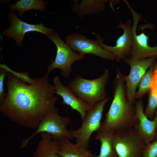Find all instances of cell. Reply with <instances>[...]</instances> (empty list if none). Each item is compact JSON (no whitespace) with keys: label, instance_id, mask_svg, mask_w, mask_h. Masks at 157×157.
Returning <instances> with one entry per match:
<instances>
[{"label":"cell","instance_id":"ba28073f","mask_svg":"<svg viewBox=\"0 0 157 157\" xmlns=\"http://www.w3.org/2000/svg\"><path fill=\"white\" fill-rule=\"evenodd\" d=\"M157 56L133 60L126 58L124 61L130 67V72L127 76H123L127 97L129 101L135 104L137 87L147 69L154 63Z\"/></svg>","mask_w":157,"mask_h":157},{"label":"cell","instance_id":"52a82bcc","mask_svg":"<svg viewBox=\"0 0 157 157\" xmlns=\"http://www.w3.org/2000/svg\"><path fill=\"white\" fill-rule=\"evenodd\" d=\"M47 36L55 44L57 52L54 60L48 66L47 73L49 74L53 69L58 68L60 70L63 76L67 78L72 72V66L73 63L76 61L83 60L84 56L74 51L56 33Z\"/></svg>","mask_w":157,"mask_h":157},{"label":"cell","instance_id":"2e32d148","mask_svg":"<svg viewBox=\"0 0 157 157\" xmlns=\"http://www.w3.org/2000/svg\"><path fill=\"white\" fill-rule=\"evenodd\" d=\"M57 141L49 134L42 133L33 154V157H59Z\"/></svg>","mask_w":157,"mask_h":157},{"label":"cell","instance_id":"3957f363","mask_svg":"<svg viewBox=\"0 0 157 157\" xmlns=\"http://www.w3.org/2000/svg\"><path fill=\"white\" fill-rule=\"evenodd\" d=\"M109 76L107 69L100 77L92 79L85 78L78 74L67 86L78 97L92 106L108 98L106 86Z\"/></svg>","mask_w":157,"mask_h":157},{"label":"cell","instance_id":"603a6c76","mask_svg":"<svg viewBox=\"0 0 157 157\" xmlns=\"http://www.w3.org/2000/svg\"><path fill=\"white\" fill-rule=\"evenodd\" d=\"M0 104L4 99L6 93L4 88V79L6 77L8 71L2 64L0 65Z\"/></svg>","mask_w":157,"mask_h":157},{"label":"cell","instance_id":"9c48e42d","mask_svg":"<svg viewBox=\"0 0 157 157\" xmlns=\"http://www.w3.org/2000/svg\"><path fill=\"white\" fill-rule=\"evenodd\" d=\"M131 20L129 19L125 23L120 22L117 28L123 30V33L117 39L115 46H110L103 43L104 39L97 34L96 41L105 49L112 53L115 60L119 62L128 58L130 55L132 44L133 28L131 26Z\"/></svg>","mask_w":157,"mask_h":157},{"label":"cell","instance_id":"d6986e66","mask_svg":"<svg viewBox=\"0 0 157 157\" xmlns=\"http://www.w3.org/2000/svg\"><path fill=\"white\" fill-rule=\"evenodd\" d=\"M113 133L106 134L96 140L101 143L99 154L97 157H118L111 145V140Z\"/></svg>","mask_w":157,"mask_h":157},{"label":"cell","instance_id":"ac0fdd59","mask_svg":"<svg viewBox=\"0 0 157 157\" xmlns=\"http://www.w3.org/2000/svg\"><path fill=\"white\" fill-rule=\"evenodd\" d=\"M46 1L42 0H20L10 4L9 8L12 11H17L19 16L22 17L26 11L31 10L44 11L46 9Z\"/></svg>","mask_w":157,"mask_h":157},{"label":"cell","instance_id":"9a60e30c","mask_svg":"<svg viewBox=\"0 0 157 157\" xmlns=\"http://www.w3.org/2000/svg\"><path fill=\"white\" fill-rule=\"evenodd\" d=\"M69 139L63 138L56 140L57 154L60 157H97L91 151L79 143L71 142Z\"/></svg>","mask_w":157,"mask_h":157},{"label":"cell","instance_id":"ffe728a7","mask_svg":"<svg viewBox=\"0 0 157 157\" xmlns=\"http://www.w3.org/2000/svg\"><path fill=\"white\" fill-rule=\"evenodd\" d=\"M153 64L149 67V70L144 75L139 83L138 89L135 95L136 99H142L150 90V85L153 75Z\"/></svg>","mask_w":157,"mask_h":157},{"label":"cell","instance_id":"5bb4252c","mask_svg":"<svg viewBox=\"0 0 157 157\" xmlns=\"http://www.w3.org/2000/svg\"><path fill=\"white\" fill-rule=\"evenodd\" d=\"M136 115L138 121L136 128L146 145L156 139L157 129V108L154 113V119L149 120L145 115L142 99L135 104Z\"/></svg>","mask_w":157,"mask_h":157},{"label":"cell","instance_id":"d4e9b609","mask_svg":"<svg viewBox=\"0 0 157 157\" xmlns=\"http://www.w3.org/2000/svg\"><path fill=\"white\" fill-rule=\"evenodd\" d=\"M153 65V73L157 72V61L155 63L154 65Z\"/></svg>","mask_w":157,"mask_h":157},{"label":"cell","instance_id":"30bf717a","mask_svg":"<svg viewBox=\"0 0 157 157\" xmlns=\"http://www.w3.org/2000/svg\"><path fill=\"white\" fill-rule=\"evenodd\" d=\"M65 41L72 49L81 56L90 54L106 60H115L112 53L104 49L96 40L83 35L72 34L65 37Z\"/></svg>","mask_w":157,"mask_h":157},{"label":"cell","instance_id":"4316f807","mask_svg":"<svg viewBox=\"0 0 157 157\" xmlns=\"http://www.w3.org/2000/svg\"><path fill=\"white\" fill-rule=\"evenodd\" d=\"M156 56H157V53H156Z\"/></svg>","mask_w":157,"mask_h":157},{"label":"cell","instance_id":"7c38bea8","mask_svg":"<svg viewBox=\"0 0 157 157\" xmlns=\"http://www.w3.org/2000/svg\"><path fill=\"white\" fill-rule=\"evenodd\" d=\"M129 9L133 18V33L130 55L126 58L131 60H136L157 56V45L151 47L149 45L148 36L143 32L139 35L136 34V29L140 19V15L134 11L131 7H130Z\"/></svg>","mask_w":157,"mask_h":157},{"label":"cell","instance_id":"cb8c5ba5","mask_svg":"<svg viewBox=\"0 0 157 157\" xmlns=\"http://www.w3.org/2000/svg\"><path fill=\"white\" fill-rule=\"evenodd\" d=\"M150 87L151 89L157 88V72L153 73Z\"/></svg>","mask_w":157,"mask_h":157},{"label":"cell","instance_id":"7a4b0ae2","mask_svg":"<svg viewBox=\"0 0 157 157\" xmlns=\"http://www.w3.org/2000/svg\"><path fill=\"white\" fill-rule=\"evenodd\" d=\"M113 81V98L100 128L94 138L108 133L136 128L138 121L135 104L131 102L127 95L124 75L118 68Z\"/></svg>","mask_w":157,"mask_h":157},{"label":"cell","instance_id":"8fae6325","mask_svg":"<svg viewBox=\"0 0 157 157\" xmlns=\"http://www.w3.org/2000/svg\"><path fill=\"white\" fill-rule=\"evenodd\" d=\"M8 16L10 21V26L2 32L3 35L14 39L17 45H22L25 34L30 32H37L47 36L54 32L53 29L43 26L42 23L39 24L28 23L19 19L14 12L10 13Z\"/></svg>","mask_w":157,"mask_h":157},{"label":"cell","instance_id":"277c9868","mask_svg":"<svg viewBox=\"0 0 157 157\" xmlns=\"http://www.w3.org/2000/svg\"><path fill=\"white\" fill-rule=\"evenodd\" d=\"M111 143L118 157H142L146 145L136 128L114 132Z\"/></svg>","mask_w":157,"mask_h":157},{"label":"cell","instance_id":"4fadbf2b","mask_svg":"<svg viewBox=\"0 0 157 157\" xmlns=\"http://www.w3.org/2000/svg\"><path fill=\"white\" fill-rule=\"evenodd\" d=\"M55 94L60 96L63 100L61 104L67 105L80 114L82 121L83 120L87 112L91 106L78 97L67 86L64 85L58 76L53 79Z\"/></svg>","mask_w":157,"mask_h":157},{"label":"cell","instance_id":"e0dca14e","mask_svg":"<svg viewBox=\"0 0 157 157\" xmlns=\"http://www.w3.org/2000/svg\"><path fill=\"white\" fill-rule=\"evenodd\" d=\"M105 0H83L80 3L75 1L72 8L73 12L80 17L97 13L104 10Z\"/></svg>","mask_w":157,"mask_h":157},{"label":"cell","instance_id":"7402d4cb","mask_svg":"<svg viewBox=\"0 0 157 157\" xmlns=\"http://www.w3.org/2000/svg\"><path fill=\"white\" fill-rule=\"evenodd\" d=\"M142 157H157V140L146 145L143 150Z\"/></svg>","mask_w":157,"mask_h":157},{"label":"cell","instance_id":"484cf974","mask_svg":"<svg viewBox=\"0 0 157 157\" xmlns=\"http://www.w3.org/2000/svg\"><path fill=\"white\" fill-rule=\"evenodd\" d=\"M156 139L157 140V131L156 132Z\"/></svg>","mask_w":157,"mask_h":157},{"label":"cell","instance_id":"5b68a950","mask_svg":"<svg viewBox=\"0 0 157 157\" xmlns=\"http://www.w3.org/2000/svg\"><path fill=\"white\" fill-rule=\"evenodd\" d=\"M58 112V109L56 108L46 116L41 121L35 132L22 141L20 148L26 147L35 136L42 133L49 134L54 140L63 138L72 139L69 130L67 128L70 123L69 118L60 115Z\"/></svg>","mask_w":157,"mask_h":157},{"label":"cell","instance_id":"44dd1931","mask_svg":"<svg viewBox=\"0 0 157 157\" xmlns=\"http://www.w3.org/2000/svg\"><path fill=\"white\" fill-rule=\"evenodd\" d=\"M157 108V88L151 89L149 92L148 102L144 112V114L150 119L153 120Z\"/></svg>","mask_w":157,"mask_h":157},{"label":"cell","instance_id":"83f0119b","mask_svg":"<svg viewBox=\"0 0 157 157\" xmlns=\"http://www.w3.org/2000/svg\"><path fill=\"white\" fill-rule=\"evenodd\" d=\"M156 4H157V2H156Z\"/></svg>","mask_w":157,"mask_h":157},{"label":"cell","instance_id":"6da1fadb","mask_svg":"<svg viewBox=\"0 0 157 157\" xmlns=\"http://www.w3.org/2000/svg\"><path fill=\"white\" fill-rule=\"evenodd\" d=\"M49 75L34 77L28 84L12 72L8 73L5 82L7 92L0 104L2 115L22 127L36 129L42 120L57 108L58 99Z\"/></svg>","mask_w":157,"mask_h":157},{"label":"cell","instance_id":"8992f818","mask_svg":"<svg viewBox=\"0 0 157 157\" xmlns=\"http://www.w3.org/2000/svg\"><path fill=\"white\" fill-rule=\"evenodd\" d=\"M109 99L108 98L91 106L80 127L76 130H69L72 137L76 139V142L88 148L91 135L100 128L104 107Z\"/></svg>","mask_w":157,"mask_h":157}]
</instances>
